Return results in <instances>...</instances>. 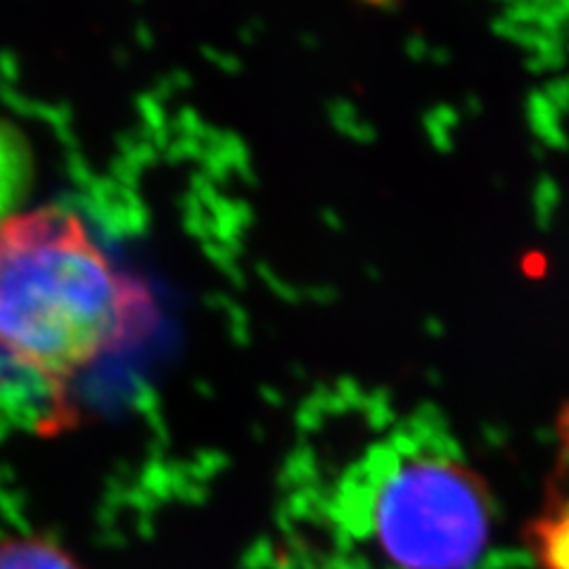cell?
<instances>
[{
    "mask_svg": "<svg viewBox=\"0 0 569 569\" xmlns=\"http://www.w3.org/2000/svg\"><path fill=\"white\" fill-rule=\"evenodd\" d=\"M159 323L146 280L121 271L74 211L41 207L0 223V359L62 385Z\"/></svg>",
    "mask_w": 569,
    "mask_h": 569,
    "instance_id": "obj_1",
    "label": "cell"
},
{
    "mask_svg": "<svg viewBox=\"0 0 569 569\" xmlns=\"http://www.w3.org/2000/svg\"><path fill=\"white\" fill-rule=\"evenodd\" d=\"M361 515L366 537L399 569H468L491 527L487 493L466 466L399 447L372 460Z\"/></svg>",
    "mask_w": 569,
    "mask_h": 569,
    "instance_id": "obj_2",
    "label": "cell"
},
{
    "mask_svg": "<svg viewBox=\"0 0 569 569\" xmlns=\"http://www.w3.org/2000/svg\"><path fill=\"white\" fill-rule=\"evenodd\" d=\"M31 183V150L12 123L0 119V223L22 204Z\"/></svg>",
    "mask_w": 569,
    "mask_h": 569,
    "instance_id": "obj_3",
    "label": "cell"
},
{
    "mask_svg": "<svg viewBox=\"0 0 569 569\" xmlns=\"http://www.w3.org/2000/svg\"><path fill=\"white\" fill-rule=\"evenodd\" d=\"M0 569H79V565L46 539L14 537L0 541Z\"/></svg>",
    "mask_w": 569,
    "mask_h": 569,
    "instance_id": "obj_4",
    "label": "cell"
},
{
    "mask_svg": "<svg viewBox=\"0 0 569 569\" xmlns=\"http://www.w3.org/2000/svg\"><path fill=\"white\" fill-rule=\"evenodd\" d=\"M541 556L548 569H569V506L539 531Z\"/></svg>",
    "mask_w": 569,
    "mask_h": 569,
    "instance_id": "obj_5",
    "label": "cell"
},
{
    "mask_svg": "<svg viewBox=\"0 0 569 569\" xmlns=\"http://www.w3.org/2000/svg\"><path fill=\"white\" fill-rule=\"evenodd\" d=\"M370 3H385V0H370Z\"/></svg>",
    "mask_w": 569,
    "mask_h": 569,
    "instance_id": "obj_6",
    "label": "cell"
}]
</instances>
